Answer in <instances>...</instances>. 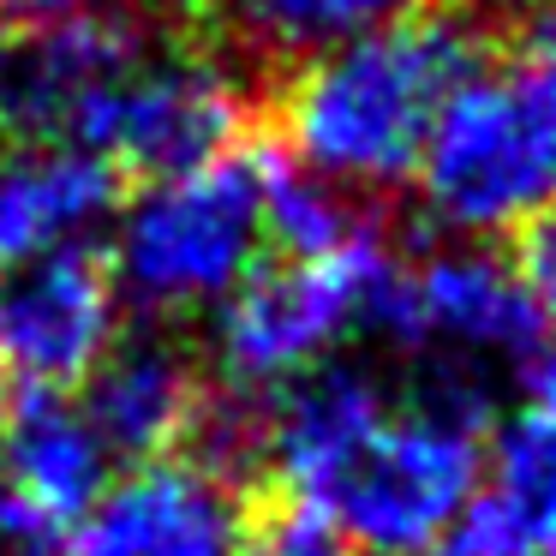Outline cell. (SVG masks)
<instances>
[{
  "instance_id": "cell-3",
  "label": "cell",
  "mask_w": 556,
  "mask_h": 556,
  "mask_svg": "<svg viewBox=\"0 0 556 556\" xmlns=\"http://www.w3.org/2000/svg\"><path fill=\"white\" fill-rule=\"evenodd\" d=\"M484 419L491 401L479 371L431 365V377L407 401H389L383 425L317 515L371 556H407L437 544L484 484L491 467Z\"/></svg>"
},
{
  "instance_id": "cell-11",
  "label": "cell",
  "mask_w": 556,
  "mask_h": 556,
  "mask_svg": "<svg viewBox=\"0 0 556 556\" xmlns=\"http://www.w3.org/2000/svg\"><path fill=\"white\" fill-rule=\"evenodd\" d=\"M389 401L395 395L371 371L329 359L324 371L281 389V401L264 413V448L257 455H269L276 479L288 484L300 508H324L341 472L359 460V448L383 425Z\"/></svg>"
},
{
  "instance_id": "cell-18",
  "label": "cell",
  "mask_w": 556,
  "mask_h": 556,
  "mask_svg": "<svg viewBox=\"0 0 556 556\" xmlns=\"http://www.w3.org/2000/svg\"><path fill=\"white\" fill-rule=\"evenodd\" d=\"M515 276L527 281L532 305H539L544 329H551V324H556V210H551V216H539L527 233H520Z\"/></svg>"
},
{
  "instance_id": "cell-22",
  "label": "cell",
  "mask_w": 556,
  "mask_h": 556,
  "mask_svg": "<svg viewBox=\"0 0 556 556\" xmlns=\"http://www.w3.org/2000/svg\"><path fill=\"white\" fill-rule=\"evenodd\" d=\"M532 556H556V496L539 508V551Z\"/></svg>"
},
{
  "instance_id": "cell-6",
  "label": "cell",
  "mask_w": 556,
  "mask_h": 556,
  "mask_svg": "<svg viewBox=\"0 0 556 556\" xmlns=\"http://www.w3.org/2000/svg\"><path fill=\"white\" fill-rule=\"evenodd\" d=\"M383 264L389 252L371 233L341 257H317V264L281 257L269 269H252L216 305V365L233 395L252 401L257 389H293L300 377L324 371L329 353L365 324Z\"/></svg>"
},
{
  "instance_id": "cell-15",
  "label": "cell",
  "mask_w": 556,
  "mask_h": 556,
  "mask_svg": "<svg viewBox=\"0 0 556 556\" xmlns=\"http://www.w3.org/2000/svg\"><path fill=\"white\" fill-rule=\"evenodd\" d=\"M252 174H257V210H264V240H276L281 257L317 264V257H341L359 240H371L359 204L341 186L300 168L288 150H257Z\"/></svg>"
},
{
  "instance_id": "cell-1",
  "label": "cell",
  "mask_w": 556,
  "mask_h": 556,
  "mask_svg": "<svg viewBox=\"0 0 556 556\" xmlns=\"http://www.w3.org/2000/svg\"><path fill=\"white\" fill-rule=\"evenodd\" d=\"M479 61V25L431 7L341 42L293 73L281 102L288 156L348 198L413 180L448 90Z\"/></svg>"
},
{
  "instance_id": "cell-8",
  "label": "cell",
  "mask_w": 556,
  "mask_h": 556,
  "mask_svg": "<svg viewBox=\"0 0 556 556\" xmlns=\"http://www.w3.org/2000/svg\"><path fill=\"white\" fill-rule=\"evenodd\" d=\"M121 348V288L97 252L30 257L0 276V371L30 383V395H61L90 383Z\"/></svg>"
},
{
  "instance_id": "cell-16",
  "label": "cell",
  "mask_w": 556,
  "mask_h": 556,
  "mask_svg": "<svg viewBox=\"0 0 556 556\" xmlns=\"http://www.w3.org/2000/svg\"><path fill=\"white\" fill-rule=\"evenodd\" d=\"M425 0H228V18L240 42L276 61H317V54L341 49L353 37L395 25V18L419 13Z\"/></svg>"
},
{
  "instance_id": "cell-14",
  "label": "cell",
  "mask_w": 556,
  "mask_h": 556,
  "mask_svg": "<svg viewBox=\"0 0 556 556\" xmlns=\"http://www.w3.org/2000/svg\"><path fill=\"white\" fill-rule=\"evenodd\" d=\"M109 448L90 431L85 407L66 395H25L13 401V419L0 437V467H7V491L61 539L78 515L102 496L109 484Z\"/></svg>"
},
{
  "instance_id": "cell-7",
  "label": "cell",
  "mask_w": 556,
  "mask_h": 556,
  "mask_svg": "<svg viewBox=\"0 0 556 556\" xmlns=\"http://www.w3.org/2000/svg\"><path fill=\"white\" fill-rule=\"evenodd\" d=\"M240 126L245 97L228 78V66L198 61V54H138L97 90L73 144L102 156L114 174H144L150 186L233 156Z\"/></svg>"
},
{
  "instance_id": "cell-21",
  "label": "cell",
  "mask_w": 556,
  "mask_h": 556,
  "mask_svg": "<svg viewBox=\"0 0 556 556\" xmlns=\"http://www.w3.org/2000/svg\"><path fill=\"white\" fill-rule=\"evenodd\" d=\"M407 556H484V551H479V544H467L455 527H448L437 544H425V551H407Z\"/></svg>"
},
{
  "instance_id": "cell-13",
  "label": "cell",
  "mask_w": 556,
  "mask_h": 556,
  "mask_svg": "<svg viewBox=\"0 0 556 556\" xmlns=\"http://www.w3.org/2000/svg\"><path fill=\"white\" fill-rule=\"evenodd\" d=\"M85 419L102 437L109 455L162 460L180 443H192L198 413H204V383H198L192 359L156 336L121 341L109 359L90 371L85 383Z\"/></svg>"
},
{
  "instance_id": "cell-4",
  "label": "cell",
  "mask_w": 556,
  "mask_h": 556,
  "mask_svg": "<svg viewBox=\"0 0 556 556\" xmlns=\"http://www.w3.org/2000/svg\"><path fill=\"white\" fill-rule=\"evenodd\" d=\"M264 210L252 156H222L174 180H150L114 228V288L150 317L216 312L257 269Z\"/></svg>"
},
{
  "instance_id": "cell-23",
  "label": "cell",
  "mask_w": 556,
  "mask_h": 556,
  "mask_svg": "<svg viewBox=\"0 0 556 556\" xmlns=\"http://www.w3.org/2000/svg\"><path fill=\"white\" fill-rule=\"evenodd\" d=\"M7 419H13V389H7V371H0V437H7Z\"/></svg>"
},
{
  "instance_id": "cell-2",
  "label": "cell",
  "mask_w": 556,
  "mask_h": 556,
  "mask_svg": "<svg viewBox=\"0 0 556 556\" xmlns=\"http://www.w3.org/2000/svg\"><path fill=\"white\" fill-rule=\"evenodd\" d=\"M413 180L425 216L467 245L527 233L556 210V7L448 90Z\"/></svg>"
},
{
  "instance_id": "cell-12",
  "label": "cell",
  "mask_w": 556,
  "mask_h": 556,
  "mask_svg": "<svg viewBox=\"0 0 556 556\" xmlns=\"http://www.w3.org/2000/svg\"><path fill=\"white\" fill-rule=\"evenodd\" d=\"M121 210V174L78 144H13L0 156V257L90 252Z\"/></svg>"
},
{
  "instance_id": "cell-9",
  "label": "cell",
  "mask_w": 556,
  "mask_h": 556,
  "mask_svg": "<svg viewBox=\"0 0 556 556\" xmlns=\"http://www.w3.org/2000/svg\"><path fill=\"white\" fill-rule=\"evenodd\" d=\"M240 484L198 455H162L102 484L54 556H240Z\"/></svg>"
},
{
  "instance_id": "cell-5",
  "label": "cell",
  "mask_w": 556,
  "mask_h": 556,
  "mask_svg": "<svg viewBox=\"0 0 556 556\" xmlns=\"http://www.w3.org/2000/svg\"><path fill=\"white\" fill-rule=\"evenodd\" d=\"M365 329L437 365H527L544 348V317L527 281L491 245L448 240L425 257H389L377 269Z\"/></svg>"
},
{
  "instance_id": "cell-17",
  "label": "cell",
  "mask_w": 556,
  "mask_h": 556,
  "mask_svg": "<svg viewBox=\"0 0 556 556\" xmlns=\"http://www.w3.org/2000/svg\"><path fill=\"white\" fill-rule=\"evenodd\" d=\"M240 556H353V551H348V539L317 515V508L288 503V508L264 515L252 532H245Z\"/></svg>"
},
{
  "instance_id": "cell-20",
  "label": "cell",
  "mask_w": 556,
  "mask_h": 556,
  "mask_svg": "<svg viewBox=\"0 0 556 556\" xmlns=\"http://www.w3.org/2000/svg\"><path fill=\"white\" fill-rule=\"evenodd\" d=\"M85 13V0H0V30H42V25H61V18Z\"/></svg>"
},
{
  "instance_id": "cell-10",
  "label": "cell",
  "mask_w": 556,
  "mask_h": 556,
  "mask_svg": "<svg viewBox=\"0 0 556 556\" xmlns=\"http://www.w3.org/2000/svg\"><path fill=\"white\" fill-rule=\"evenodd\" d=\"M138 54L132 30L102 13H73L0 42V132L18 144H73L97 90Z\"/></svg>"
},
{
  "instance_id": "cell-19",
  "label": "cell",
  "mask_w": 556,
  "mask_h": 556,
  "mask_svg": "<svg viewBox=\"0 0 556 556\" xmlns=\"http://www.w3.org/2000/svg\"><path fill=\"white\" fill-rule=\"evenodd\" d=\"M37 544H49V527L0 484V556H37Z\"/></svg>"
}]
</instances>
